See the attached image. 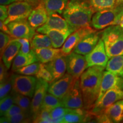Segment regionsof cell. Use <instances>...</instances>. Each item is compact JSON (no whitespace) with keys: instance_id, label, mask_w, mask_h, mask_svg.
Returning a JSON list of instances; mask_svg holds the SVG:
<instances>
[{"instance_id":"obj_1","label":"cell","mask_w":123,"mask_h":123,"mask_svg":"<svg viewBox=\"0 0 123 123\" xmlns=\"http://www.w3.org/2000/svg\"><path fill=\"white\" fill-rule=\"evenodd\" d=\"M104 67L93 66L87 68L80 77V87L83 99V108L92 109L99 96Z\"/></svg>"},{"instance_id":"obj_2","label":"cell","mask_w":123,"mask_h":123,"mask_svg":"<svg viewBox=\"0 0 123 123\" xmlns=\"http://www.w3.org/2000/svg\"><path fill=\"white\" fill-rule=\"evenodd\" d=\"M88 0H70L62 16L74 28L90 26L95 13Z\"/></svg>"},{"instance_id":"obj_3","label":"cell","mask_w":123,"mask_h":123,"mask_svg":"<svg viewBox=\"0 0 123 123\" xmlns=\"http://www.w3.org/2000/svg\"><path fill=\"white\" fill-rule=\"evenodd\" d=\"M106 53L109 58L123 55V28L119 25H112L102 32Z\"/></svg>"},{"instance_id":"obj_4","label":"cell","mask_w":123,"mask_h":123,"mask_svg":"<svg viewBox=\"0 0 123 123\" xmlns=\"http://www.w3.org/2000/svg\"><path fill=\"white\" fill-rule=\"evenodd\" d=\"M121 4L113 8L98 11L92 16L91 25L96 30L105 29L112 25H119Z\"/></svg>"},{"instance_id":"obj_5","label":"cell","mask_w":123,"mask_h":123,"mask_svg":"<svg viewBox=\"0 0 123 123\" xmlns=\"http://www.w3.org/2000/svg\"><path fill=\"white\" fill-rule=\"evenodd\" d=\"M13 91L33 98L37 78L30 75L12 74L10 76Z\"/></svg>"},{"instance_id":"obj_6","label":"cell","mask_w":123,"mask_h":123,"mask_svg":"<svg viewBox=\"0 0 123 123\" xmlns=\"http://www.w3.org/2000/svg\"><path fill=\"white\" fill-rule=\"evenodd\" d=\"M33 9L31 5L24 0L12 3L8 6V17L4 21L5 24L27 19Z\"/></svg>"},{"instance_id":"obj_7","label":"cell","mask_w":123,"mask_h":123,"mask_svg":"<svg viewBox=\"0 0 123 123\" xmlns=\"http://www.w3.org/2000/svg\"><path fill=\"white\" fill-rule=\"evenodd\" d=\"M123 99V90L115 87L106 92L101 99L95 104L90 113L93 115H99L117 101Z\"/></svg>"},{"instance_id":"obj_8","label":"cell","mask_w":123,"mask_h":123,"mask_svg":"<svg viewBox=\"0 0 123 123\" xmlns=\"http://www.w3.org/2000/svg\"><path fill=\"white\" fill-rule=\"evenodd\" d=\"M85 57L87 62V68L93 66H100L105 68L109 58L102 39L99 40L95 48L86 55Z\"/></svg>"},{"instance_id":"obj_9","label":"cell","mask_w":123,"mask_h":123,"mask_svg":"<svg viewBox=\"0 0 123 123\" xmlns=\"http://www.w3.org/2000/svg\"><path fill=\"white\" fill-rule=\"evenodd\" d=\"M10 36L14 39L26 38L31 41L35 34V29L30 25L27 19L13 21L7 25Z\"/></svg>"},{"instance_id":"obj_10","label":"cell","mask_w":123,"mask_h":123,"mask_svg":"<svg viewBox=\"0 0 123 123\" xmlns=\"http://www.w3.org/2000/svg\"><path fill=\"white\" fill-rule=\"evenodd\" d=\"M61 100L62 105L67 108H83V99L80 87V78L75 80L73 87Z\"/></svg>"},{"instance_id":"obj_11","label":"cell","mask_w":123,"mask_h":123,"mask_svg":"<svg viewBox=\"0 0 123 123\" xmlns=\"http://www.w3.org/2000/svg\"><path fill=\"white\" fill-rule=\"evenodd\" d=\"M67 72L76 79L80 77L87 68V62L84 55L73 51L66 55Z\"/></svg>"},{"instance_id":"obj_12","label":"cell","mask_w":123,"mask_h":123,"mask_svg":"<svg viewBox=\"0 0 123 123\" xmlns=\"http://www.w3.org/2000/svg\"><path fill=\"white\" fill-rule=\"evenodd\" d=\"M76 79L70 74H66L59 79L50 84L48 92L62 100L73 87Z\"/></svg>"},{"instance_id":"obj_13","label":"cell","mask_w":123,"mask_h":123,"mask_svg":"<svg viewBox=\"0 0 123 123\" xmlns=\"http://www.w3.org/2000/svg\"><path fill=\"white\" fill-rule=\"evenodd\" d=\"M94 31L95 30L90 26L81 27L73 32L71 34L69 35L62 47L61 49L63 55L66 56L70 54L85 37Z\"/></svg>"},{"instance_id":"obj_14","label":"cell","mask_w":123,"mask_h":123,"mask_svg":"<svg viewBox=\"0 0 123 123\" xmlns=\"http://www.w3.org/2000/svg\"><path fill=\"white\" fill-rule=\"evenodd\" d=\"M50 83L42 79H38L36 87L31 103L30 113L34 115L41 110L43 100L48 91Z\"/></svg>"},{"instance_id":"obj_15","label":"cell","mask_w":123,"mask_h":123,"mask_svg":"<svg viewBox=\"0 0 123 123\" xmlns=\"http://www.w3.org/2000/svg\"><path fill=\"white\" fill-rule=\"evenodd\" d=\"M37 33L44 34L50 37L53 43V47L59 48L63 45L69 35L73 33L71 31H64L58 29L46 28L41 26L37 29Z\"/></svg>"},{"instance_id":"obj_16","label":"cell","mask_w":123,"mask_h":123,"mask_svg":"<svg viewBox=\"0 0 123 123\" xmlns=\"http://www.w3.org/2000/svg\"><path fill=\"white\" fill-rule=\"evenodd\" d=\"M121 77L111 72L104 71L100 89L99 96L95 103H98L104 95L111 89L119 87L120 88Z\"/></svg>"},{"instance_id":"obj_17","label":"cell","mask_w":123,"mask_h":123,"mask_svg":"<svg viewBox=\"0 0 123 123\" xmlns=\"http://www.w3.org/2000/svg\"><path fill=\"white\" fill-rule=\"evenodd\" d=\"M53 76V82L59 79L67 71V59L66 55H61L45 64ZM52 82V83H53Z\"/></svg>"},{"instance_id":"obj_18","label":"cell","mask_w":123,"mask_h":123,"mask_svg":"<svg viewBox=\"0 0 123 123\" xmlns=\"http://www.w3.org/2000/svg\"><path fill=\"white\" fill-rule=\"evenodd\" d=\"M99 38V33L95 31L81 40L73 51L83 55H87L95 48L100 40Z\"/></svg>"},{"instance_id":"obj_19","label":"cell","mask_w":123,"mask_h":123,"mask_svg":"<svg viewBox=\"0 0 123 123\" xmlns=\"http://www.w3.org/2000/svg\"><path fill=\"white\" fill-rule=\"evenodd\" d=\"M48 13L42 2L35 7L27 18L29 24L34 29L42 26L47 22Z\"/></svg>"},{"instance_id":"obj_20","label":"cell","mask_w":123,"mask_h":123,"mask_svg":"<svg viewBox=\"0 0 123 123\" xmlns=\"http://www.w3.org/2000/svg\"><path fill=\"white\" fill-rule=\"evenodd\" d=\"M42 26L46 28L71 31L73 32L76 30L68 24L63 17L61 16L58 13H52L49 15L47 22Z\"/></svg>"},{"instance_id":"obj_21","label":"cell","mask_w":123,"mask_h":123,"mask_svg":"<svg viewBox=\"0 0 123 123\" xmlns=\"http://www.w3.org/2000/svg\"><path fill=\"white\" fill-rule=\"evenodd\" d=\"M21 48V43L14 38L11 40L7 48L5 50L1 59H2L3 62L8 69L11 67L14 60L19 53Z\"/></svg>"},{"instance_id":"obj_22","label":"cell","mask_w":123,"mask_h":123,"mask_svg":"<svg viewBox=\"0 0 123 123\" xmlns=\"http://www.w3.org/2000/svg\"><path fill=\"white\" fill-rule=\"evenodd\" d=\"M39 62L42 63H47L61 55H64L62 49L54 47H45L33 50Z\"/></svg>"},{"instance_id":"obj_23","label":"cell","mask_w":123,"mask_h":123,"mask_svg":"<svg viewBox=\"0 0 123 123\" xmlns=\"http://www.w3.org/2000/svg\"><path fill=\"white\" fill-rule=\"evenodd\" d=\"M37 62H39V60L35 52L32 49L30 53L26 54L19 53L14 60L12 66V70L15 72L20 68Z\"/></svg>"},{"instance_id":"obj_24","label":"cell","mask_w":123,"mask_h":123,"mask_svg":"<svg viewBox=\"0 0 123 123\" xmlns=\"http://www.w3.org/2000/svg\"><path fill=\"white\" fill-rule=\"evenodd\" d=\"M103 112L111 123H120L123 120V99L115 103Z\"/></svg>"},{"instance_id":"obj_25","label":"cell","mask_w":123,"mask_h":123,"mask_svg":"<svg viewBox=\"0 0 123 123\" xmlns=\"http://www.w3.org/2000/svg\"><path fill=\"white\" fill-rule=\"evenodd\" d=\"M85 109L68 108L64 115L62 123H78L86 122L88 112Z\"/></svg>"},{"instance_id":"obj_26","label":"cell","mask_w":123,"mask_h":123,"mask_svg":"<svg viewBox=\"0 0 123 123\" xmlns=\"http://www.w3.org/2000/svg\"><path fill=\"white\" fill-rule=\"evenodd\" d=\"M69 0H42L48 15L52 13H58L62 14L65 10Z\"/></svg>"},{"instance_id":"obj_27","label":"cell","mask_w":123,"mask_h":123,"mask_svg":"<svg viewBox=\"0 0 123 123\" xmlns=\"http://www.w3.org/2000/svg\"><path fill=\"white\" fill-rule=\"evenodd\" d=\"M105 70L120 77L123 76V55L111 58L108 62Z\"/></svg>"},{"instance_id":"obj_28","label":"cell","mask_w":123,"mask_h":123,"mask_svg":"<svg viewBox=\"0 0 123 123\" xmlns=\"http://www.w3.org/2000/svg\"><path fill=\"white\" fill-rule=\"evenodd\" d=\"M31 49L45 48V47H53V43L48 35L42 33H35L31 41Z\"/></svg>"},{"instance_id":"obj_29","label":"cell","mask_w":123,"mask_h":123,"mask_svg":"<svg viewBox=\"0 0 123 123\" xmlns=\"http://www.w3.org/2000/svg\"><path fill=\"white\" fill-rule=\"evenodd\" d=\"M59 106H63L61 99L48 92L46 93L44 96L41 109H44V110L51 111L54 108L59 107Z\"/></svg>"},{"instance_id":"obj_30","label":"cell","mask_w":123,"mask_h":123,"mask_svg":"<svg viewBox=\"0 0 123 123\" xmlns=\"http://www.w3.org/2000/svg\"><path fill=\"white\" fill-rule=\"evenodd\" d=\"M12 95L13 97L14 104L19 106L25 112L29 113L31 108V98L25 95L16 93L12 91Z\"/></svg>"},{"instance_id":"obj_31","label":"cell","mask_w":123,"mask_h":123,"mask_svg":"<svg viewBox=\"0 0 123 123\" xmlns=\"http://www.w3.org/2000/svg\"><path fill=\"white\" fill-rule=\"evenodd\" d=\"M95 12L113 8L116 6V0H88Z\"/></svg>"},{"instance_id":"obj_32","label":"cell","mask_w":123,"mask_h":123,"mask_svg":"<svg viewBox=\"0 0 123 123\" xmlns=\"http://www.w3.org/2000/svg\"><path fill=\"white\" fill-rule=\"evenodd\" d=\"M41 63L37 62L33 63H31L29 65L20 68L15 71V73L21 75H34L37 74L39 70Z\"/></svg>"},{"instance_id":"obj_33","label":"cell","mask_w":123,"mask_h":123,"mask_svg":"<svg viewBox=\"0 0 123 123\" xmlns=\"http://www.w3.org/2000/svg\"><path fill=\"white\" fill-rule=\"evenodd\" d=\"M33 122L39 123H53L50 116V111L44 109H41L38 113L33 116Z\"/></svg>"},{"instance_id":"obj_34","label":"cell","mask_w":123,"mask_h":123,"mask_svg":"<svg viewBox=\"0 0 123 123\" xmlns=\"http://www.w3.org/2000/svg\"><path fill=\"white\" fill-rule=\"evenodd\" d=\"M35 76L38 79H43L44 80L47 81L50 84L53 82V76H52L51 74L46 67L44 63H41L39 70Z\"/></svg>"},{"instance_id":"obj_35","label":"cell","mask_w":123,"mask_h":123,"mask_svg":"<svg viewBox=\"0 0 123 123\" xmlns=\"http://www.w3.org/2000/svg\"><path fill=\"white\" fill-rule=\"evenodd\" d=\"M14 104L13 97L12 94L7 95L0 101V115L1 116H4L7 110Z\"/></svg>"},{"instance_id":"obj_36","label":"cell","mask_w":123,"mask_h":123,"mask_svg":"<svg viewBox=\"0 0 123 123\" xmlns=\"http://www.w3.org/2000/svg\"><path fill=\"white\" fill-rule=\"evenodd\" d=\"M12 89L11 78H6L0 84V99L6 96Z\"/></svg>"},{"instance_id":"obj_37","label":"cell","mask_w":123,"mask_h":123,"mask_svg":"<svg viewBox=\"0 0 123 123\" xmlns=\"http://www.w3.org/2000/svg\"><path fill=\"white\" fill-rule=\"evenodd\" d=\"M7 119H8L9 122L10 123H29L30 121L29 113H26V112H25L9 117H7Z\"/></svg>"},{"instance_id":"obj_38","label":"cell","mask_w":123,"mask_h":123,"mask_svg":"<svg viewBox=\"0 0 123 123\" xmlns=\"http://www.w3.org/2000/svg\"><path fill=\"white\" fill-rule=\"evenodd\" d=\"M12 37L10 35L4 33L1 31L0 33V54L1 57L2 56L3 53L7 48L9 43L12 40Z\"/></svg>"},{"instance_id":"obj_39","label":"cell","mask_w":123,"mask_h":123,"mask_svg":"<svg viewBox=\"0 0 123 123\" xmlns=\"http://www.w3.org/2000/svg\"><path fill=\"white\" fill-rule=\"evenodd\" d=\"M68 109L67 108L64 107L63 106H59L55 108L50 111L51 117L52 119H55L64 116L68 111Z\"/></svg>"},{"instance_id":"obj_40","label":"cell","mask_w":123,"mask_h":123,"mask_svg":"<svg viewBox=\"0 0 123 123\" xmlns=\"http://www.w3.org/2000/svg\"><path fill=\"white\" fill-rule=\"evenodd\" d=\"M16 39L21 43V48L20 49L19 53L24 54H26L30 53L31 50V44H30V40L26 39V38H18Z\"/></svg>"},{"instance_id":"obj_41","label":"cell","mask_w":123,"mask_h":123,"mask_svg":"<svg viewBox=\"0 0 123 123\" xmlns=\"http://www.w3.org/2000/svg\"><path fill=\"white\" fill-rule=\"evenodd\" d=\"M24 112L21 107L17 105V104H13L11 107L5 113L4 116L9 117L12 116L13 115L17 114V113H21Z\"/></svg>"},{"instance_id":"obj_42","label":"cell","mask_w":123,"mask_h":123,"mask_svg":"<svg viewBox=\"0 0 123 123\" xmlns=\"http://www.w3.org/2000/svg\"><path fill=\"white\" fill-rule=\"evenodd\" d=\"M7 70L8 68H7L3 61H1V63H0V81L1 82L7 78V75H8Z\"/></svg>"},{"instance_id":"obj_43","label":"cell","mask_w":123,"mask_h":123,"mask_svg":"<svg viewBox=\"0 0 123 123\" xmlns=\"http://www.w3.org/2000/svg\"><path fill=\"white\" fill-rule=\"evenodd\" d=\"M8 17V6L6 5H1L0 6V19L2 21H5Z\"/></svg>"},{"instance_id":"obj_44","label":"cell","mask_w":123,"mask_h":123,"mask_svg":"<svg viewBox=\"0 0 123 123\" xmlns=\"http://www.w3.org/2000/svg\"><path fill=\"white\" fill-rule=\"evenodd\" d=\"M0 29H1V30L2 31L10 35V31L9 30V27L7 26V25L5 24L4 21H0Z\"/></svg>"},{"instance_id":"obj_45","label":"cell","mask_w":123,"mask_h":123,"mask_svg":"<svg viewBox=\"0 0 123 123\" xmlns=\"http://www.w3.org/2000/svg\"><path fill=\"white\" fill-rule=\"evenodd\" d=\"M24 1H26V2H29V4L33 6L34 8L38 6L40 3L41 2L42 0H24Z\"/></svg>"},{"instance_id":"obj_46","label":"cell","mask_w":123,"mask_h":123,"mask_svg":"<svg viewBox=\"0 0 123 123\" xmlns=\"http://www.w3.org/2000/svg\"><path fill=\"white\" fill-rule=\"evenodd\" d=\"M18 1H23V0H0V4L1 5H8L12 3Z\"/></svg>"},{"instance_id":"obj_47","label":"cell","mask_w":123,"mask_h":123,"mask_svg":"<svg viewBox=\"0 0 123 123\" xmlns=\"http://www.w3.org/2000/svg\"><path fill=\"white\" fill-rule=\"evenodd\" d=\"M0 122L1 123H9L8 119H7V117H6V116H1V119H0Z\"/></svg>"},{"instance_id":"obj_48","label":"cell","mask_w":123,"mask_h":123,"mask_svg":"<svg viewBox=\"0 0 123 123\" xmlns=\"http://www.w3.org/2000/svg\"><path fill=\"white\" fill-rule=\"evenodd\" d=\"M120 17L121 18V19H122L123 18V4H121V9L120 13Z\"/></svg>"},{"instance_id":"obj_49","label":"cell","mask_w":123,"mask_h":123,"mask_svg":"<svg viewBox=\"0 0 123 123\" xmlns=\"http://www.w3.org/2000/svg\"><path fill=\"white\" fill-rule=\"evenodd\" d=\"M123 4V0H116V6L120 5Z\"/></svg>"},{"instance_id":"obj_50","label":"cell","mask_w":123,"mask_h":123,"mask_svg":"<svg viewBox=\"0 0 123 123\" xmlns=\"http://www.w3.org/2000/svg\"><path fill=\"white\" fill-rule=\"evenodd\" d=\"M120 88L123 90V76L121 77V83H120Z\"/></svg>"},{"instance_id":"obj_51","label":"cell","mask_w":123,"mask_h":123,"mask_svg":"<svg viewBox=\"0 0 123 123\" xmlns=\"http://www.w3.org/2000/svg\"><path fill=\"white\" fill-rule=\"evenodd\" d=\"M119 25L121 27H122L123 28V18L122 19H121V21H120V22Z\"/></svg>"}]
</instances>
